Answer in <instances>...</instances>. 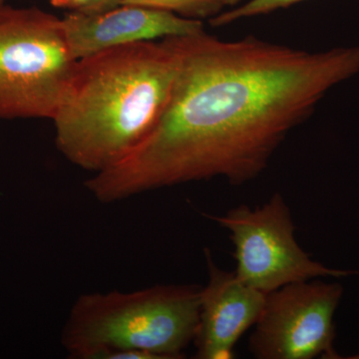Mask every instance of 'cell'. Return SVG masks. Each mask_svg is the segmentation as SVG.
Instances as JSON below:
<instances>
[{"mask_svg": "<svg viewBox=\"0 0 359 359\" xmlns=\"http://www.w3.org/2000/svg\"><path fill=\"white\" fill-rule=\"evenodd\" d=\"M120 6L150 7L198 20H210L221 13L224 7L219 0H121Z\"/></svg>", "mask_w": 359, "mask_h": 359, "instance_id": "9c48e42d", "label": "cell"}, {"mask_svg": "<svg viewBox=\"0 0 359 359\" xmlns=\"http://www.w3.org/2000/svg\"><path fill=\"white\" fill-rule=\"evenodd\" d=\"M120 1H121V0H101L98 4L90 6L89 8L85 9L83 11H80V13L88 14L106 13V11H109L111 9L119 6Z\"/></svg>", "mask_w": 359, "mask_h": 359, "instance_id": "7c38bea8", "label": "cell"}, {"mask_svg": "<svg viewBox=\"0 0 359 359\" xmlns=\"http://www.w3.org/2000/svg\"><path fill=\"white\" fill-rule=\"evenodd\" d=\"M175 39L178 70L155 126L85 183L103 204L190 182L252 181L330 90L359 73V44L313 52L205 30Z\"/></svg>", "mask_w": 359, "mask_h": 359, "instance_id": "6da1fadb", "label": "cell"}, {"mask_svg": "<svg viewBox=\"0 0 359 359\" xmlns=\"http://www.w3.org/2000/svg\"><path fill=\"white\" fill-rule=\"evenodd\" d=\"M61 22L66 44L75 60L120 45L186 36L205 30L202 20L137 6H120L95 14L72 11Z\"/></svg>", "mask_w": 359, "mask_h": 359, "instance_id": "52a82bcc", "label": "cell"}, {"mask_svg": "<svg viewBox=\"0 0 359 359\" xmlns=\"http://www.w3.org/2000/svg\"><path fill=\"white\" fill-rule=\"evenodd\" d=\"M77 61L60 18L39 7L0 6V119L53 120Z\"/></svg>", "mask_w": 359, "mask_h": 359, "instance_id": "277c9868", "label": "cell"}, {"mask_svg": "<svg viewBox=\"0 0 359 359\" xmlns=\"http://www.w3.org/2000/svg\"><path fill=\"white\" fill-rule=\"evenodd\" d=\"M302 1L304 0H250L237 8L224 13L222 11L218 15L210 18L209 22L212 27H222L243 18L273 13L278 9L287 8Z\"/></svg>", "mask_w": 359, "mask_h": 359, "instance_id": "30bf717a", "label": "cell"}, {"mask_svg": "<svg viewBox=\"0 0 359 359\" xmlns=\"http://www.w3.org/2000/svg\"><path fill=\"white\" fill-rule=\"evenodd\" d=\"M209 280L201 290L200 320L194 344L196 358H233L238 340L256 325L266 294L238 280L235 271L219 269L205 249Z\"/></svg>", "mask_w": 359, "mask_h": 359, "instance_id": "ba28073f", "label": "cell"}, {"mask_svg": "<svg viewBox=\"0 0 359 359\" xmlns=\"http://www.w3.org/2000/svg\"><path fill=\"white\" fill-rule=\"evenodd\" d=\"M99 1L101 0H49L53 6L71 9L72 11H83Z\"/></svg>", "mask_w": 359, "mask_h": 359, "instance_id": "8fae6325", "label": "cell"}, {"mask_svg": "<svg viewBox=\"0 0 359 359\" xmlns=\"http://www.w3.org/2000/svg\"><path fill=\"white\" fill-rule=\"evenodd\" d=\"M201 290L197 285H157L80 295L61 332V344L76 359H117L123 351L182 358L197 334Z\"/></svg>", "mask_w": 359, "mask_h": 359, "instance_id": "3957f363", "label": "cell"}, {"mask_svg": "<svg viewBox=\"0 0 359 359\" xmlns=\"http://www.w3.org/2000/svg\"><path fill=\"white\" fill-rule=\"evenodd\" d=\"M224 6H233L240 4L242 0H219Z\"/></svg>", "mask_w": 359, "mask_h": 359, "instance_id": "4fadbf2b", "label": "cell"}, {"mask_svg": "<svg viewBox=\"0 0 359 359\" xmlns=\"http://www.w3.org/2000/svg\"><path fill=\"white\" fill-rule=\"evenodd\" d=\"M342 289L339 283H290L266 294L250 335L249 349L259 359L337 358L334 316Z\"/></svg>", "mask_w": 359, "mask_h": 359, "instance_id": "8992f818", "label": "cell"}, {"mask_svg": "<svg viewBox=\"0 0 359 359\" xmlns=\"http://www.w3.org/2000/svg\"><path fill=\"white\" fill-rule=\"evenodd\" d=\"M205 217L230 231L238 280L264 294L320 276L344 278L354 273L327 268L299 247L290 208L280 193L257 209L241 205L224 216Z\"/></svg>", "mask_w": 359, "mask_h": 359, "instance_id": "5b68a950", "label": "cell"}, {"mask_svg": "<svg viewBox=\"0 0 359 359\" xmlns=\"http://www.w3.org/2000/svg\"><path fill=\"white\" fill-rule=\"evenodd\" d=\"M6 4V0H0V6H2V4Z\"/></svg>", "mask_w": 359, "mask_h": 359, "instance_id": "5bb4252c", "label": "cell"}, {"mask_svg": "<svg viewBox=\"0 0 359 359\" xmlns=\"http://www.w3.org/2000/svg\"><path fill=\"white\" fill-rule=\"evenodd\" d=\"M178 65L175 37L78 60L67 98L52 120L59 152L94 174L128 157L164 110Z\"/></svg>", "mask_w": 359, "mask_h": 359, "instance_id": "7a4b0ae2", "label": "cell"}]
</instances>
